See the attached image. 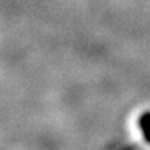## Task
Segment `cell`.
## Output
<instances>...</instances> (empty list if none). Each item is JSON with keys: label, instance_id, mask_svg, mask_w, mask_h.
Instances as JSON below:
<instances>
[{"label": "cell", "instance_id": "1", "mask_svg": "<svg viewBox=\"0 0 150 150\" xmlns=\"http://www.w3.org/2000/svg\"><path fill=\"white\" fill-rule=\"evenodd\" d=\"M139 128L143 138L147 143H150V111H145L139 117Z\"/></svg>", "mask_w": 150, "mask_h": 150}]
</instances>
